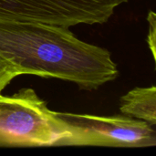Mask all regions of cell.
<instances>
[{
	"instance_id": "cell-3",
	"label": "cell",
	"mask_w": 156,
	"mask_h": 156,
	"mask_svg": "<svg viewBox=\"0 0 156 156\" xmlns=\"http://www.w3.org/2000/svg\"><path fill=\"white\" fill-rule=\"evenodd\" d=\"M69 134L57 146L95 145L142 148L156 145L155 127L125 115L96 116L58 112Z\"/></svg>"
},
{
	"instance_id": "cell-5",
	"label": "cell",
	"mask_w": 156,
	"mask_h": 156,
	"mask_svg": "<svg viewBox=\"0 0 156 156\" xmlns=\"http://www.w3.org/2000/svg\"><path fill=\"white\" fill-rule=\"evenodd\" d=\"M120 112L122 115L156 125V88L136 87L120 100Z\"/></svg>"
},
{
	"instance_id": "cell-4",
	"label": "cell",
	"mask_w": 156,
	"mask_h": 156,
	"mask_svg": "<svg viewBox=\"0 0 156 156\" xmlns=\"http://www.w3.org/2000/svg\"><path fill=\"white\" fill-rule=\"evenodd\" d=\"M129 0H0V18L37 22L69 28L102 25Z\"/></svg>"
},
{
	"instance_id": "cell-6",
	"label": "cell",
	"mask_w": 156,
	"mask_h": 156,
	"mask_svg": "<svg viewBox=\"0 0 156 156\" xmlns=\"http://www.w3.org/2000/svg\"><path fill=\"white\" fill-rule=\"evenodd\" d=\"M22 75L21 71L13 64L0 58V94L3 90L17 76Z\"/></svg>"
},
{
	"instance_id": "cell-7",
	"label": "cell",
	"mask_w": 156,
	"mask_h": 156,
	"mask_svg": "<svg viewBox=\"0 0 156 156\" xmlns=\"http://www.w3.org/2000/svg\"><path fill=\"white\" fill-rule=\"evenodd\" d=\"M147 20L149 23V33L147 37V42L148 46L150 48V50L152 52L153 58L155 60V39H156V18L155 13L152 10L149 11Z\"/></svg>"
},
{
	"instance_id": "cell-1",
	"label": "cell",
	"mask_w": 156,
	"mask_h": 156,
	"mask_svg": "<svg viewBox=\"0 0 156 156\" xmlns=\"http://www.w3.org/2000/svg\"><path fill=\"white\" fill-rule=\"evenodd\" d=\"M0 58L22 75L70 81L94 90L119 76L111 52L78 38L68 27L0 18Z\"/></svg>"
},
{
	"instance_id": "cell-2",
	"label": "cell",
	"mask_w": 156,
	"mask_h": 156,
	"mask_svg": "<svg viewBox=\"0 0 156 156\" xmlns=\"http://www.w3.org/2000/svg\"><path fill=\"white\" fill-rule=\"evenodd\" d=\"M68 134L65 123L33 89L0 94V146H57Z\"/></svg>"
}]
</instances>
